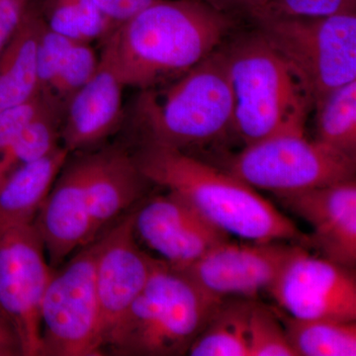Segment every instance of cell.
Here are the masks:
<instances>
[{"label": "cell", "instance_id": "obj_20", "mask_svg": "<svg viewBox=\"0 0 356 356\" xmlns=\"http://www.w3.org/2000/svg\"><path fill=\"white\" fill-rule=\"evenodd\" d=\"M297 356H355L356 321L293 318L276 309Z\"/></svg>", "mask_w": 356, "mask_h": 356}, {"label": "cell", "instance_id": "obj_25", "mask_svg": "<svg viewBox=\"0 0 356 356\" xmlns=\"http://www.w3.org/2000/svg\"><path fill=\"white\" fill-rule=\"evenodd\" d=\"M99 65V58L89 43L76 42L65 56L46 96L69 100L89 81Z\"/></svg>", "mask_w": 356, "mask_h": 356}, {"label": "cell", "instance_id": "obj_5", "mask_svg": "<svg viewBox=\"0 0 356 356\" xmlns=\"http://www.w3.org/2000/svg\"><path fill=\"white\" fill-rule=\"evenodd\" d=\"M185 271L156 259L151 275L105 339L104 350L122 356H179L219 302Z\"/></svg>", "mask_w": 356, "mask_h": 356}, {"label": "cell", "instance_id": "obj_30", "mask_svg": "<svg viewBox=\"0 0 356 356\" xmlns=\"http://www.w3.org/2000/svg\"><path fill=\"white\" fill-rule=\"evenodd\" d=\"M161 0H95L103 13L116 23L117 27Z\"/></svg>", "mask_w": 356, "mask_h": 356}, {"label": "cell", "instance_id": "obj_11", "mask_svg": "<svg viewBox=\"0 0 356 356\" xmlns=\"http://www.w3.org/2000/svg\"><path fill=\"white\" fill-rule=\"evenodd\" d=\"M269 294L293 318L356 321V278L353 268L297 247L281 268Z\"/></svg>", "mask_w": 356, "mask_h": 356}, {"label": "cell", "instance_id": "obj_4", "mask_svg": "<svg viewBox=\"0 0 356 356\" xmlns=\"http://www.w3.org/2000/svg\"><path fill=\"white\" fill-rule=\"evenodd\" d=\"M234 96V129L245 146L281 133H305L313 98L259 30L221 44Z\"/></svg>", "mask_w": 356, "mask_h": 356}, {"label": "cell", "instance_id": "obj_15", "mask_svg": "<svg viewBox=\"0 0 356 356\" xmlns=\"http://www.w3.org/2000/svg\"><path fill=\"white\" fill-rule=\"evenodd\" d=\"M313 229L307 243L323 257L353 268L356 262V181L276 196Z\"/></svg>", "mask_w": 356, "mask_h": 356}, {"label": "cell", "instance_id": "obj_6", "mask_svg": "<svg viewBox=\"0 0 356 356\" xmlns=\"http://www.w3.org/2000/svg\"><path fill=\"white\" fill-rule=\"evenodd\" d=\"M136 115L147 140L184 152L235 133L234 96L221 46L170 86L144 89Z\"/></svg>", "mask_w": 356, "mask_h": 356}, {"label": "cell", "instance_id": "obj_27", "mask_svg": "<svg viewBox=\"0 0 356 356\" xmlns=\"http://www.w3.org/2000/svg\"><path fill=\"white\" fill-rule=\"evenodd\" d=\"M54 102L55 100L40 93L27 102L0 110V153L10 146L34 119L53 106Z\"/></svg>", "mask_w": 356, "mask_h": 356}, {"label": "cell", "instance_id": "obj_29", "mask_svg": "<svg viewBox=\"0 0 356 356\" xmlns=\"http://www.w3.org/2000/svg\"><path fill=\"white\" fill-rule=\"evenodd\" d=\"M29 0H0V53L20 25Z\"/></svg>", "mask_w": 356, "mask_h": 356}, {"label": "cell", "instance_id": "obj_24", "mask_svg": "<svg viewBox=\"0 0 356 356\" xmlns=\"http://www.w3.org/2000/svg\"><path fill=\"white\" fill-rule=\"evenodd\" d=\"M250 356H297L276 309L255 300L248 322Z\"/></svg>", "mask_w": 356, "mask_h": 356}, {"label": "cell", "instance_id": "obj_2", "mask_svg": "<svg viewBox=\"0 0 356 356\" xmlns=\"http://www.w3.org/2000/svg\"><path fill=\"white\" fill-rule=\"evenodd\" d=\"M146 182L133 156L118 147L67 161L35 220L50 266L57 268L97 240L142 197Z\"/></svg>", "mask_w": 356, "mask_h": 356}, {"label": "cell", "instance_id": "obj_13", "mask_svg": "<svg viewBox=\"0 0 356 356\" xmlns=\"http://www.w3.org/2000/svg\"><path fill=\"white\" fill-rule=\"evenodd\" d=\"M136 238L179 270L188 268L229 235L208 222L186 201L166 191L133 212Z\"/></svg>", "mask_w": 356, "mask_h": 356}, {"label": "cell", "instance_id": "obj_31", "mask_svg": "<svg viewBox=\"0 0 356 356\" xmlns=\"http://www.w3.org/2000/svg\"><path fill=\"white\" fill-rule=\"evenodd\" d=\"M217 10L229 14L245 13L252 17L257 18L264 13L267 0H198Z\"/></svg>", "mask_w": 356, "mask_h": 356}, {"label": "cell", "instance_id": "obj_17", "mask_svg": "<svg viewBox=\"0 0 356 356\" xmlns=\"http://www.w3.org/2000/svg\"><path fill=\"white\" fill-rule=\"evenodd\" d=\"M70 153L60 145L0 179V232L33 224Z\"/></svg>", "mask_w": 356, "mask_h": 356}, {"label": "cell", "instance_id": "obj_10", "mask_svg": "<svg viewBox=\"0 0 356 356\" xmlns=\"http://www.w3.org/2000/svg\"><path fill=\"white\" fill-rule=\"evenodd\" d=\"M53 271L35 222L0 232V308L21 355L41 353L42 302Z\"/></svg>", "mask_w": 356, "mask_h": 356}, {"label": "cell", "instance_id": "obj_26", "mask_svg": "<svg viewBox=\"0 0 356 356\" xmlns=\"http://www.w3.org/2000/svg\"><path fill=\"white\" fill-rule=\"evenodd\" d=\"M76 41L44 26L37 48V74L40 93L46 95L70 49Z\"/></svg>", "mask_w": 356, "mask_h": 356}, {"label": "cell", "instance_id": "obj_22", "mask_svg": "<svg viewBox=\"0 0 356 356\" xmlns=\"http://www.w3.org/2000/svg\"><path fill=\"white\" fill-rule=\"evenodd\" d=\"M42 19L51 31L83 43L104 38L117 27L95 0H46Z\"/></svg>", "mask_w": 356, "mask_h": 356}, {"label": "cell", "instance_id": "obj_14", "mask_svg": "<svg viewBox=\"0 0 356 356\" xmlns=\"http://www.w3.org/2000/svg\"><path fill=\"white\" fill-rule=\"evenodd\" d=\"M98 240L95 280L105 344L107 334L146 285L156 259L140 248L134 232L133 213Z\"/></svg>", "mask_w": 356, "mask_h": 356}, {"label": "cell", "instance_id": "obj_8", "mask_svg": "<svg viewBox=\"0 0 356 356\" xmlns=\"http://www.w3.org/2000/svg\"><path fill=\"white\" fill-rule=\"evenodd\" d=\"M98 238L54 268L42 302L40 356L105 355L95 280Z\"/></svg>", "mask_w": 356, "mask_h": 356}, {"label": "cell", "instance_id": "obj_3", "mask_svg": "<svg viewBox=\"0 0 356 356\" xmlns=\"http://www.w3.org/2000/svg\"><path fill=\"white\" fill-rule=\"evenodd\" d=\"M133 158L147 182L179 196L227 235L250 242L308 241L292 220L228 170L151 140Z\"/></svg>", "mask_w": 356, "mask_h": 356}, {"label": "cell", "instance_id": "obj_7", "mask_svg": "<svg viewBox=\"0 0 356 356\" xmlns=\"http://www.w3.org/2000/svg\"><path fill=\"white\" fill-rule=\"evenodd\" d=\"M257 30L289 63L314 104L356 81V13L302 17L261 15Z\"/></svg>", "mask_w": 356, "mask_h": 356}, {"label": "cell", "instance_id": "obj_21", "mask_svg": "<svg viewBox=\"0 0 356 356\" xmlns=\"http://www.w3.org/2000/svg\"><path fill=\"white\" fill-rule=\"evenodd\" d=\"M321 144L356 158V81L332 89L314 104Z\"/></svg>", "mask_w": 356, "mask_h": 356}, {"label": "cell", "instance_id": "obj_32", "mask_svg": "<svg viewBox=\"0 0 356 356\" xmlns=\"http://www.w3.org/2000/svg\"><path fill=\"white\" fill-rule=\"evenodd\" d=\"M21 355L17 334L0 308V356Z\"/></svg>", "mask_w": 356, "mask_h": 356}, {"label": "cell", "instance_id": "obj_12", "mask_svg": "<svg viewBox=\"0 0 356 356\" xmlns=\"http://www.w3.org/2000/svg\"><path fill=\"white\" fill-rule=\"evenodd\" d=\"M245 242L225 241L184 271L218 299H255L261 292H268L298 245L283 241Z\"/></svg>", "mask_w": 356, "mask_h": 356}, {"label": "cell", "instance_id": "obj_23", "mask_svg": "<svg viewBox=\"0 0 356 356\" xmlns=\"http://www.w3.org/2000/svg\"><path fill=\"white\" fill-rule=\"evenodd\" d=\"M58 138L60 134L53 105L34 119L17 139L0 153V179L15 168L51 153L60 146Z\"/></svg>", "mask_w": 356, "mask_h": 356}, {"label": "cell", "instance_id": "obj_18", "mask_svg": "<svg viewBox=\"0 0 356 356\" xmlns=\"http://www.w3.org/2000/svg\"><path fill=\"white\" fill-rule=\"evenodd\" d=\"M44 23L26 11L8 43L0 53V110L40 95L37 48Z\"/></svg>", "mask_w": 356, "mask_h": 356}, {"label": "cell", "instance_id": "obj_16", "mask_svg": "<svg viewBox=\"0 0 356 356\" xmlns=\"http://www.w3.org/2000/svg\"><path fill=\"white\" fill-rule=\"evenodd\" d=\"M124 88L100 58L95 76L69 99L60 139L70 154L95 146L116 130L123 116Z\"/></svg>", "mask_w": 356, "mask_h": 356}, {"label": "cell", "instance_id": "obj_19", "mask_svg": "<svg viewBox=\"0 0 356 356\" xmlns=\"http://www.w3.org/2000/svg\"><path fill=\"white\" fill-rule=\"evenodd\" d=\"M255 299H222L194 339L191 356H250L248 322Z\"/></svg>", "mask_w": 356, "mask_h": 356}, {"label": "cell", "instance_id": "obj_28", "mask_svg": "<svg viewBox=\"0 0 356 356\" xmlns=\"http://www.w3.org/2000/svg\"><path fill=\"white\" fill-rule=\"evenodd\" d=\"M353 13L356 0H267L261 15L317 17Z\"/></svg>", "mask_w": 356, "mask_h": 356}, {"label": "cell", "instance_id": "obj_1", "mask_svg": "<svg viewBox=\"0 0 356 356\" xmlns=\"http://www.w3.org/2000/svg\"><path fill=\"white\" fill-rule=\"evenodd\" d=\"M233 18L198 0H161L115 28L100 58L124 86L153 88L216 51L235 27Z\"/></svg>", "mask_w": 356, "mask_h": 356}, {"label": "cell", "instance_id": "obj_9", "mask_svg": "<svg viewBox=\"0 0 356 356\" xmlns=\"http://www.w3.org/2000/svg\"><path fill=\"white\" fill-rule=\"evenodd\" d=\"M225 170L278 196L353 179L356 158L309 140L305 133H281L247 145Z\"/></svg>", "mask_w": 356, "mask_h": 356}]
</instances>
